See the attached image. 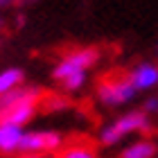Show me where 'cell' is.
Segmentation results:
<instances>
[{"instance_id":"8992f818","label":"cell","mask_w":158,"mask_h":158,"mask_svg":"<svg viewBox=\"0 0 158 158\" xmlns=\"http://www.w3.org/2000/svg\"><path fill=\"white\" fill-rule=\"evenodd\" d=\"M23 127L16 124H0V154H14L18 152L23 140Z\"/></svg>"},{"instance_id":"ba28073f","label":"cell","mask_w":158,"mask_h":158,"mask_svg":"<svg viewBox=\"0 0 158 158\" xmlns=\"http://www.w3.org/2000/svg\"><path fill=\"white\" fill-rule=\"evenodd\" d=\"M131 84L135 90H145L158 84V68L152 63H140L138 68L131 73Z\"/></svg>"},{"instance_id":"30bf717a","label":"cell","mask_w":158,"mask_h":158,"mask_svg":"<svg viewBox=\"0 0 158 158\" xmlns=\"http://www.w3.org/2000/svg\"><path fill=\"white\" fill-rule=\"evenodd\" d=\"M154 156H156V145L152 140H140L127 147L124 152H120L118 158H154Z\"/></svg>"},{"instance_id":"277c9868","label":"cell","mask_w":158,"mask_h":158,"mask_svg":"<svg viewBox=\"0 0 158 158\" xmlns=\"http://www.w3.org/2000/svg\"><path fill=\"white\" fill-rule=\"evenodd\" d=\"M39 99L41 97H30V99L18 102L16 106H11L9 111H5L2 115H0V124H16V127L27 124V122L39 113Z\"/></svg>"},{"instance_id":"7a4b0ae2","label":"cell","mask_w":158,"mask_h":158,"mask_svg":"<svg viewBox=\"0 0 158 158\" xmlns=\"http://www.w3.org/2000/svg\"><path fill=\"white\" fill-rule=\"evenodd\" d=\"M147 124H149V115L145 111H129L124 118H120V120L113 122V124L106 127L102 131V138L99 140H102V145L111 147V145H115V142H120L127 133L147 129Z\"/></svg>"},{"instance_id":"2e32d148","label":"cell","mask_w":158,"mask_h":158,"mask_svg":"<svg viewBox=\"0 0 158 158\" xmlns=\"http://www.w3.org/2000/svg\"><path fill=\"white\" fill-rule=\"evenodd\" d=\"M11 2H16V0H0V7H7V5H11Z\"/></svg>"},{"instance_id":"9a60e30c","label":"cell","mask_w":158,"mask_h":158,"mask_svg":"<svg viewBox=\"0 0 158 158\" xmlns=\"http://www.w3.org/2000/svg\"><path fill=\"white\" fill-rule=\"evenodd\" d=\"M20 158H43V154H23Z\"/></svg>"},{"instance_id":"9c48e42d","label":"cell","mask_w":158,"mask_h":158,"mask_svg":"<svg viewBox=\"0 0 158 158\" xmlns=\"http://www.w3.org/2000/svg\"><path fill=\"white\" fill-rule=\"evenodd\" d=\"M70 106V99L59 93H43L39 99V111L41 113H54V111H63Z\"/></svg>"},{"instance_id":"8fae6325","label":"cell","mask_w":158,"mask_h":158,"mask_svg":"<svg viewBox=\"0 0 158 158\" xmlns=\"http://www.w3.org/2000/svg\"><path fill=\"white\" fill-rule=\"evenodd\" d=\"M93 140H84L81 145H68L59 152V158H97V154H95V149H93V145H90Z\"/></svg>"},{"instance_id":"3957f363","label":"cell","mask_w":158,"mask_h":158,"mask_svg":"<svg viewBox=\"0 0 158 158\" xmlns=\"http://www.w3.org/2000/svg\"><path fill=\"white\" fill-rule=\"evenodd\" d=\"M63 138L56 131H32L25 133L20 140L18 152L20 154H50L61 147Z\"/></svg>"},{"instance_id":"6da1fadb","label":"cell","mask_w":158,"mask_h":158,"mask_svg":"<svg viewBox=\"0 0 158 158\" xmlns=\"http://www.w3.org/2000/svg\"><path fill=\"white\" fill-rule=\"evenodd\" d=\"M133 84H131V73H120V70H113V73H106L99 77L97 81V97L102 99L106 106H120L133 99L135 95Z\"/></svg>"},{"instance_id":"52a82bcc","label":"cell","mask_w":158,"mask_h":158,"mask_svg":"<svg viewBox=\"0 0 158 158\" xmlns=\"http://www.w3.org/2000/svg\"><path fill=\"white\" fill-rule=\"evenodd\" d=\"M99 48H75L73 52H68V54H63L61 59H66L70 61L75 68L79 70H86V68H90V66H95V63L99 61Z\"/></svg>"},{"instance_id":"5b68a950","label":"cell","mask_w":158,"mask_h":158,"mask_svg":"<svg viewBox=\"0 0 158 158\" xmlns=\"http://www.w3.org/2000/svg\"><path fill=\"white\" fill-rule=\"evenodd\" d=\"M43 93H45V90L39 88V86H27V84H20V86H16V88L2 93V95H0V115H2L5 111H9L11 106H16L18 102H23V99L41 97Z\"/></svg>"},{"instance_id":"4fadbf2b","label":"cell","mask_w":158,"mask_h":158,"mask_svg":"<svg viewBox=\"0 0 158 158\" xmlns=\"http://www.w3.org/2000/svg\"><path fill=\"white\" fill-rule=\"evenodd\" d=\"M84 81H86V70H79V73L70 75L68 79H63V81H61V88L66 90V93H75V90H79V88L84 86Z\"/></svg>"},{"instance_id":"7c38bea8","label":"cell","mask_w":158,"mask_h":158,"mask_svg":"<svg viewBox=\"0 0 158 158\" xmlns=\"http://www.w3.org/2000/svg\"><path fill=\"white\" fill-rule=\"evenodd\" d=\"M23 84V70L18 68H7L2 75H0V95L11 88H16V86Z\"/></svg>"},{"instance_id":"5bb4252c","label":"cell","mask_w":158,"mask_h":158,"mask_svg":"<svg viewBox=\"0 0 158 158\" xmlns=\"http://www.w3.org/2000/svg\"><path fill=\"white\" fill-rule=\"evenodd\" d=\"M142 111H145L147 115H149V113H158V97L147 99V102H145V106H142Z\"/></svg>"}]
</instances>
